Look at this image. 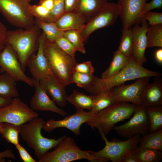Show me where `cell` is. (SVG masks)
<instances>
[{"mask_svg": "<svg viewBox=\"0 0 162 162\" xmlns=\"http://www.w3.org/2000/svg\"><path fill=\"white\" fill-rule=\"evenodd\" d=\"M161 74L145 68L131 57L125 67L118 73L104 79L95 76L92 83L85 90L91 95H94L124 85L128 81L144 77H160Z\"/></svg>", "mask_w": 162, "mask_h": 162, "instance_id": "cell-1", "label": "cell"}, {"mask_svg": "<svg viewBox=\"0 0 162 162\" xmlns=\"http://www.w3.org/2000/svg\"><path fill=\"white\" fill-rule=\"evenodd\" d=\"M40 29L35 23L26 28L8 30L6 42L8 43L16 53L25 72L28 60L37 50Z\"/></svg>", "mask_w": 162, "mask_h": 162, "instance_id": "cell-2", "label": "cell"}, {"mask_svg": "<svg viewBox=\"0 0 162 162\" xmlns=\"http://www.w3.org/2000/svg\"><path fill=\"white\" fill-rule=\"evenodd\" d=\"M44 54L48 61L52 75L62 86L71 84V78L76 64L74 58L63 51L55 42L45 38Z\"/></svg>", "mask_w": 162, "mask_h": 162, "instance_id": "cell-3", "label": "cell"}, {"mask_svg": "<svg viewBox=\"0 0 162 162\" xmlns=\"http://www.w3.org/2000/svg\"><path fill=\"white\" fill-rule=\"evenodd\" d=\"M46 121L38 117L20 125V134L28 147L33 149L38 160L47 152L56 147L66 136L58 139H50L43 136L41 130Z\"/></svg>", "mask_w": 162, "mask_h": 162, "instance_id": "cell-4", "label": "cell"}, {"mask_svg": "<svg viewBox=\"0 0 162 162\" xmlns=\"http://www.w3.org/2000/svg\"><path fill=\"white\" fill-rule=\"evenodd\" d=\"M136 106L129 102H119L94 114L86 123L92 129H97L100 135L106 136L116 123L132 115Z\"/></svg>", "mask_w": 162, "mask_h": 162, "instance_id": "cell-5", "label": "cell"}, {"mask_svg": "<svg viewBox=\"0 0 162 162\" xmlns=\"http://www.w3.org/2000/svg\"><path fill=\"white\" fill-rule=\"evenodd\" d=\"M91 150L85 151L76 144L74 140L66 136L51 152L46 153L39 162H70L86 159L91 162H106L108 159L94 156Z\"/></svg>", "mask_w": 162, "mask_h": 162, "instance_id": "cell-6", "label": "cell"}, {"mask_svg": "<svg viewBox=\"0 0 162 162\" xmlns=\"http://www.w3.org/2000/svg\"><path fill=\"white\" fill-rule=\"evenodd\" d=\"M30 4L25 0H0V12L11 25L28 28L35 24V18L28 11Z\"/></svg>", "mask_w": 162, "mask_h": 162, "instance_id": "cell-7", "label": "cell"}, {"mask_svg": "<svg viewBox=\"0 0 162 162\" xmlns=\"http://www.w3.org/2000/svg\"><path fill=\"white\" fill-rule=\"evenodd\" d=\"M105 143L101 150L94 152L95 157L108 159L112 162H124L126 158L133 153L138 146L141 135L133 136L124 141H109L106 136L101 134Z\"/></svg>", "mask_w": 162, "mask_h": 162, "instance_id": "cell-8", "label": "cell"}, {"mask_svg": "<svg viewBox=\"0 0 162 162\" xmlns=\"http://www.w3.org/2000/svg\"><path fill=\"white\" fill-rule=\"evenodd\" d=\"M118 16L116 4L107 2L86 23L80 31L84 43L95 31L113 25Z\"/></svg>", "mask_w": 162, "mask_h": 162, "instance_id": "cell-9", "label": "cell"}, {"mask_svg": "<svg viewBox=\"0 0 162 162\" xmlns=\"http://www.w3.org/2000/svg\"><path fill=\"white\" fill-rule=\"evenodd\" d=\"M38 116L37 113L18 97L13 98L9 105L0 108V123L21 125Z\"/></svg>", "mask_w": 162, "mask_h": 162, "instance_id": "cell-10", "label": "cell"}, {"mask_svg": "<svg viewBox=\"0 0 162 162\" xmlns=\"http://www.w3.org/2000/svg\"><path fill=\"white\" fill-rule=\"evenodd\" d=\"M0 72L7 73L16 82H22L34 87V80L25 74L16 53L7 42L0 53Z\"/></svg>", "mask_w": 162, "mask_h": 162, "instance_id": "cell-11", "label": "cell"}, {"mask_svg": "<svg viewBox=\"0 0 162 162\" xmlns=\"http://www.w3.org/2000/svg\"><path fill=\"white\" fill-rule=\"evenodd\" d=\"M133 115L128 122L114 127L113 130L120 136L128 138L135 135L143 136L148 133L150 124L145 107L136 106Z\"/></svg>", "mask_w": 162, "mask_h": 162, "instance_id": "cell-12", "label": "cell"}, {"mask_svg": "<svg viewBox=\"0 0 162 162\" xmlns=\"http://www.w3.org/2000/svg\"><path fill=\"white\" fill-rule=\"evenodd\" d=\"M146 3L144 0H117L116 4L123 28H131L133 25L141 23L144 19Z\"/></svg>", "mask_w": 162, "mask_h": 162, "instance_id": "cell-13", "label": "cell"}, {"mask_svg": "<svg viewBox=\"0 0 162 162\" xmlns=\"http://www.w3.org/2000/svg\"><path fill=\"white\" fill-rule=\"evenodd\" d=\"M150 78H139L131 84L121 85L115 87L110 90L119 102H129L136 106L141 105V95L144 89L149 83Z\"/></svg>", "mask_w": 162, "mask_h": 162, "instance_id": "cell-14", "label": "cell"}, {"mask_svg": "<svg viewBox=\"0 0 162 162\" xmlns=\"http://www.w3.org/2000/svg\"><path fill=\"white\" fill-rule=\"evenodd\" d=\"M94 114L91 111L83 110L76 111L62 120H56L51 119L46 122L43 129L46 132L50 133L56 128H65L78 135L80 134V128L81 125L88 122Z\"/></svg>", "mask_w": 162, "mask_h": 162, "instance_id": "cell-15", "label": "cell"}, {"mask_svg": "<svg viewBox=\"0 0 162 162\" xmlns=\"http://www.w3.org/2000/svg\"><path fill=\"white\" fill-rule=\"evenodd\" d=\"M45 38V35L42 32L38 39L37 52L36 54H34L31 56L27 65L32 78L38 81L45 76L52 75L49 64L44 52V45Z\"/></svg>", "mask_w": 162, "mask_h": 162, "instance_id": "cell-16", "label": "cell"}, {"mask_svg": "<svg viewBox=\"0 0 162 162\" xmlns=\"http://www.w3.org/2000/svg\"><path fill=\"white\" fill-rule=\"evenodd\" d=\"M141 26L135 25L132 29L133 32V46L131 57L138 63L143 65L147 61L145 56L147 48L146 32L149 25L144 19Z\"/></svg>", "mask_w": 162, "mask_h": 162, "instance_id": "cell-17", "label": "cell"}, {"mask_svg": "<svg viewBox=\"0 0 162 162\" xmlns=\"http://www.w3.org/2000/svg\"><path fill=\"white\" fill-rule=\"evenodd\" d=\"M34 81L35 92L30 101V107L34 111H50L63 116L67 115L64 110L56 105L40 86L38 81Z\"/></svg>", "mask_w": 162, "mask_h": 162, "instance_id": "cell-18", "label": "cell"}, {"mask_svg": "<svg viewBox=\"0 0 162 162\" xmlns=\"http://www.w3.org/2000/svg\"><path fill=\"white\" fill-rule=\"evenodd\" d=\"M38 82L40 86L56 104L61 107L65 106L68 96L64 87L51 75L42 78Z\"/></svg>", "mask_w": 162, "mask_h": 162, "instance_id": "cell-19", "label": "cell"}, {"mask_svg": "<svg viewBox=\"0 0 162 162\" xmlns=\"http://www.w3.org/2000/svg\"><path fill=\"white\" fill-rule=\"evenodd\" d=\"M155 77L154 82L149 83L144 89L141 97V105L145 107L162 106V80Z\"/></svg>", "mask_w": 162, "mask_h": 162, "instance_id": "cell-20", "label": "cell"}, {"mask_svg": "<svg viewBox=\"0 0 162 162\" xmlns=\"http://www.w3.org/2000/svg\"><path fill=\"white\" fill-rule=\"evenodd\" d=\"M87 22L86 18L76 10L65 12L55 22L64 32L70 30L81 31Z\"/></svg>", "mask_w": 162, "mask_h": 162, "instance_id": "cell-21", "label": "cell"}, {"mask_svg": "<svg viewBox=\"0 0 162 162\" xmlns=\"http://www.w3.org/2000/svg\"><path fill=\"white\" fill-rule=\"evenodd\" d=\"M93 106L90 111L95 114L119 102L110 91H104L94 95H91Z\"/></svg>", "mask_w": 162, "mask_h": 162, "instance_id": "cell-22", "label": "cell"}, {"mask_svg": "<svg viewBox=\"0 0 162 162\" xmlns=\"http://www.w3.org/2000/svg\"><path fill=\"white\" fill-rule=\"evenodd\" d=\"M108 0H80L76 10L82 15L87 22L107 2Z\"/></svg>", "mask_w": 162, "mask_h": 162, "instance_id": "cell-23", "label": "cell"}, {"mask_svg": "<svg viewBox=\"0 0 162 162\" xmlns=\"http://www.w3.org/2000/svg\"><path fill=\"white\" fill-rule=\"evenodd\" d=\"M130 58L124 55L118 50L115 51L109 67L102 73L101 78H107L118 73L125 67Z\"/></svg>", "mask_w": 162, "mask_h": 162, "instance_id": "cell-24", "label": "cell"}, {"mask_svg": "<svg viewBox=\"0 0 162 162\" xmlns=\"http://www.w3.org/2000/svg\"><path fill=\"white\" fill-rule=\"evenodd\" d=\"M14 79L7 72L0 74V96L12 99L18 97L19 94Z\"/></svg>", "mask_w": 162, "mask_h": 162, "instance_id": "cell-25", "label": "cell"}, {"mask_svg": "<svg viewBox=\"0 0 162 162\" xmlns=\"http://www.w3.org/2000/svg\"><path fill=\"white\" fill-rule=\"evenodd\" d=\"M67 101L74 106L76 111H83L85 109L90 111L94 105L91 95H86L75 89L68 96Z\"/></svg>", "mask_w": 162, "mask_h": 162, "instance_id": "cell-26", "label": "cell"}, {"mask_svg": "<svg viewBox=\"0 0 162 162\" xmlns=\"http://www.w3.org/2000/svg\"><path fill=\"white\" fill-rule=\"evenodd\" d=\"M139 144L140 146L144 148L162 151V129L142 136Z\"/></svg>", "mask_w": 162, "mask_h": 162, "instance_id": "cell-27", "label": "cell"}, {"mask_svg": "<svg viewBox=\"0 0 162 162\" xmlns=\"http://www.w3.org/2000/svg\"><path fill=\"white\" fill-rule=\"evenodd\" d=\"M149 122L148 133L162 129V106L145 107Z\"/></svg>", "mask_w": 162, "mask_h": 162, "instance_id": "cell-28", "label": "cell"}, {"mask_svg": "<svg viewBox=\"0 0 162 162\" xmlns=\"http://www.w3.org/2000/svg\"><path fill=\"white\" fill-rule=\"evenodd\" d=\"M35 23L44 34L48 41L55 42L64 36V32L59 29L55 22H47L35 19Z\"/></svg>", "mask_w": 162, "mask_h": 162, "instance_id": "cell-29", "label": "cell"}, {"mask_svg": "<svg viewBox=\"0 0 162 162\" xmlns=\"http://www.w3.org/2000/svg\"><path fill=\"white\" fill-rule=\"evenodd\" d=\"M20 130V125L4 123L0 130V134L7 142L16 146L19 144L18 135Z\"/></svg>", "mask_w": 162, "mask_h": 162, "instance_id": "cell-30", "label": "cell"}, {"mask_svg": "<svg viewBox=\"0 0 162 162\" xmlns=\"http://www.w3.org/2000/svg\"><path fill=\"white\" fill-rule=\"evenodd\" d=\"M146 36L147 48L162 47V25L149 26Z\"/></svg>", "mask_w": 162, "mask_h": 162, "instance_id": "cell-31", "label": "cell"}, {"mask_svg": "<svg viewBox=\"0 0 162 162\" xmlns=\"http://www.w3.org/2000/svg\"><path fill=\"white\" fill-rule=\"evenodd\" d=\"M134 153L141 162H158L162 159V151L138 146Z\"/></svg>", "mask_w": 162, "mask_h": 162, "instance_id": "cell-32", "label": "cell"}, {"mask_svg": "<svg viewBox=\"0 0 162 162\" xmlns=\"http://www.w3.org/2000/svg\"><path fill=\"white\" fill-rule=\"evenodd\" d=\"M133 46V32L132 28H123L120 43L118 49L124 55L131 57Z\"/></svg>", "mask_w": 162, "mask_h": 162, "instance_id": "cell-33", "label": "cell"}, {"mask_svg": "<svg viewBox=\"0 0 162 162\" xmlns=\"http://www.w3.org/2000/svg\"><path fill=\"white\" fill-rule=\"evenodd\" d=\"M64 36L72 44L76 51L83 54L86 53L84 42L80 35V31L70 30L64 31Z\"/></svg>", "mask_w": 162, "mask_h": 162, "instance_id": "cell-34", "label": "cell"}, {"mask_svg": "<svg viewBox=\"0 0 162 162\" xmlns=\"http://www.w3.org/2000/svg\"><path fill=\"white\" fill-rule=\"evenodd\" d=\"M95 76L74 71L71 78V83H75L78 86L85 89L93 82Z\"/></svg>", "mask_w": 162, "mask_h": 162, "instance_id": "cell-35", "label": "cell"}, {"mask_svg": "<svg viewBox=\"0 0 162 162\" xmlns=\"http://www.w3.org/2000/svg\"><path fill=\"white\" fill-rule=\"evenodd\" d=\"M65 12L64 0H55L49 17L44 21L55 22Z\"/></svg>", "mask_w": 162, "mask_h": 162, "instance_id": "cell-36", "label": "cell"}, {"mask_svg": "<svg viewBox=\"0 0 162 162\" xmlns=\"http://www.w3.org/2000/svg\"><path fill=\"white\" fill-rule=\"evenodd\" d=\"M28 10L30 13L35 19L44 21L49 16L50 11L43 6L38 5H30Z\"/></svg>", "mask_w": 162, "mask_h": 162, "instance_id": "cell-37", "label": "cell"}, {"mask_svg": "<svg viewBox=\"0 0 162 162\" xmlns=\"http://www.w3.org/2000/svg\"><path fill=\"white\" fill-rule=\"evenodd\" d=\"M55 43L64 52L75 58V53L76 50L72 44L64 36L57 39Z\"/></svg>", "mask_w": 162, "mask_h": 162, "instance_id": "cell-38", "label": "cell"}, {"mask_svg": "<svg viewBox=\"0 0 162 162\" xmlns=\"http://www.w3.org/2000/svg\"><path fill=\"white\" fill-rule=\"evenodd\" d=\"M143 19L147 22L149 26L162 25V13L148 11L144 14Z\"/></svg>", "mask_w": 162, "mask_h": 162, "instance_id": "cell-39", "label": "cell"}, {"mask_svg": "<svg viewBox=\"0 0 162 162\" xmlns=\"http://www.w3.org/2000/svg\"><path fill=\"white\" fill-rule=\"evenodd\" d=\"M74 70L78 72L93 75L94 72V68L91 62L87 61L80 63H77L74 67Z\"/></svg>", "mask_w": 162, "mask_h": 162, "instance_id": "cell-40", "label": "cell"}, {"mask_svg": "<svg viewBox=\"0 0 162 162\" xmlns=\"http://www.w3.org/2000/svg\"><path fill=\"white\" fill-rule=\"evenodd\" d=\"M18 150L21 160L24 162H37L28 152L20 143L15 146Z\"/></svg>", "mask_w": 162, "mask_h": 162, "instance_id": "cell-41", "label": "cell"}, {"mask_svg": "<svg viewBox=\"0 0 162 162\" xmlns=\"http://www.w3.org/2000/svg\"><path fill=\"white\" fill-rule=\"evenodd\" d=\"M162 7V0H152L148 3H146L144 9V14L148 11Z\"/></svg>", "mask_w": 162, "mask_h": 162, "instance_id": "cell-42", "label": "cell"}, {"mask_svg": "<svg viewBox=\"0 0 162 162\" xmlns=\"http://www.w3.org/2000/svg\"><path fill=\"white\" fill-rule=\"evenodd\" d=\"M7 31L6 26L0 21V53L4 48L6 43V36Z\"/></svg>", "mask_w": 162, "mask_h": 162, "instance_id": "cell-43", "label": "cell"}, {"mask_svg": "<svg viewBox=\"0 0 162 162\" xmlns=\"http://www.w3.org/2000/svg\"><path fill=\"white\" fill-rule=\"evenodd\" d=\"M6 158H10L13 160L16 159L15 155L10 149H7L3 151L0 152V162H5Z\"/></svg>", "mask_w": 162, "mask_h": 162, "instance_id": "cell-44", "label": "cell"}, {"mask_svg": "<svg viewBox=\"0 0 162 162\" xmlns=\"http://www.w3.org/2000/svg\"><path fill=\"white\" fill-rule=\"evenodd\" d=\"M80 0H64L65 12L76 10Z\"/></svg>", "mask_w": 162, "mask_h": 162, "instance_id": "cell-45", "label": "cell"}, {"mask_svg": "<svg viewBox=\"0 0 162 162\" xmlns=\"http://www.w3.org/2000/svg\"><path fill=\"white\" fill-rule=\"evenodd\" d=\"M55 0H40L39 4L45 7L50 11L54 5Z\"/></svg>", "mask_w": 162, "mask_h": 162, "instance_id": "cell-46", "label": "cell"}, {"mask_svg": "<svg viewBox=\"0 0 162 162\" xmlns=\"http://www.w3.org/2000/svg\"><path fill=\"white\" fill-rule=\"evenodd\" d=\"M12 99L0 96V108L4 107L9 105L11 103Z\"/></svg>", "mask_w": 162, "mask_h": 162, "instance_id": "cell-47", "label": "cell"}, {"mask_svg": "<svg viewBox=\"0 0 162 162\" xmlns=\"http://www.w3.org/2000/svg\"><path fill=\"white\" fill-rule=\"evenodd\" d=\"M154 57L156 62L159 64H162V49L157 50L154 53Z\"/></svg>", "mask_w": 162, "mask_h": 162, "instance_id": "cell-48", "label": "cell"}, {"mask_svg": "<svg viewBox=\"0 0 162 162\" xmlns=\"http://www.w3.org/2000/svg\"><path fill=\"white\" fill-rule=\"evenodd\" d=\"M124 162H141L137 156L134 153L129 155L125 159Z\"/></svg>", "mask_w": 162, "mask_h": 162, "instance_id": "cell-49", "label": "cell"}, {"mask_svg": "<svg viewBox=\"0 0 162 162\" xmlns=\"http://www.w3.org/2000/svg\"><path fill=\"white\" fill-rule=\"evenodd\" d=\"M25 0L27 2H28L29 3H30V2H31L32 0Z\"/></svg>", "mask_w": 162, "mask_h": 162, "instance_id": "cell-50", "label": "cell"}, {"mask_svg": "<svg viewBox=\"0 0 162 162\" xmlns=\"http://www.w3.org/2000/svg\"><path fill=\"white\" fill-rule=\"evenodd\" d=\"M3 123H0V130L2 127V125L3 124Z\"/></svg>", "mask_w": 162, "mask_h": 162, "instance_id": "cell-51", "label": "cell"}, {"mask_svg": "<svg viewBox=\"0 0 162 162\" xmlns=\"http://www.w3.org/2000/svg\"><path fill=\"white\" fill-rule=\"evenodd\" d=\"M146 2L148 0H144Z\"/></svg>", "mask_w": 162, "mask_h": 162, "instance_id": "cell-52", "label": "cell"}]
</instances>
